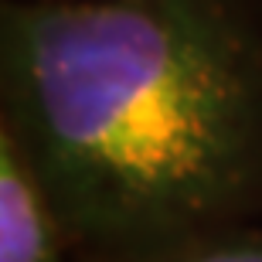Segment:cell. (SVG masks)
<instances>
[{
  "label": "cell",
  "instance_id": "6da1fadb",
  "mask_svg": "<svg viewBox=\"0 0 262 262\" xmlns=\"http://www.w3.org/2000/svg\"><path fill=\"white\" fill-rule=\"evenodd\" d=\"M7 126L85 262H146L262 208V31L232 0H7Z\"/></svg>",
  "mask_w": 262,
  "mask_h": 262
},
{
  "label": "cell",
  "instance_id": "7a4b0ae2",
  "mask_svg": "<svg viewBox=\"0 0 262 262\" xmlns=\"http://www.w3.org/2000/svg\"><path fill=\"white\" fill-rule=\"evenodd\" d=\"M72 252L45 184L24 146L0 126V262H65Z\"/></svg>",
  "mask_w": 262,
  "mask_h": 262
},
{
  "label": "cell",
  "instance_id": "3957f363",
  "mask_svg": "<svg viewBox=\"0 0 262 262\" xmlns=\"http://www.w3.org/2000/svg\"><path fill=\"white\" fill-rule=\"evenodd\" d=\"M146 262H262V218H249Z\"/></svg>",
  "mask_w": 262,
  "mask_h": 262
}]
</instances>
